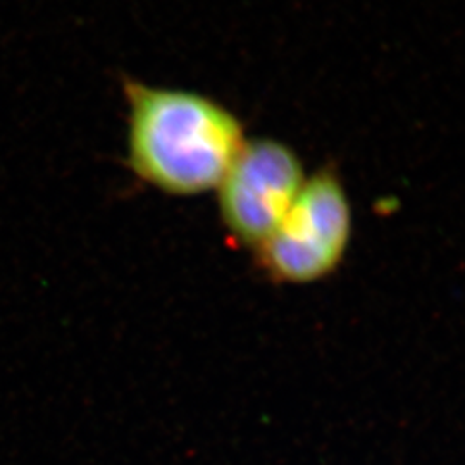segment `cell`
Masks as SVG:
<instances>
[{"mask_svg":"<svg viewBox=\"0 0 465 465\" xmlns=\"http://www.w3.org/2000/svg\"><path fill=\"white\" fill-rule=\"evenodd\" d=\"M128 107V166L176 197L216 192L245 145L242 119L219 100L186 88L123 76Z\"/></svg>","mask_w":465,"mask_h":465,"instance_id":"obj_1","label":"cell"},{"mask_svg":"<svg viewBox=\"0 0 465 465\" xmlns=\"http://www.w3.org/2000/svg\"><path fill=\"white\" fill-rule=\"evenodd\" d=\"M297 152L274 138H253L216 188L223 226L232 240L257 250L278 228L305 183Z\"/></svg>","mask_w":465,"mask_h":465,"instance_id":"obj_3","label":"cell"},{"mask_svg":"<svg viewBox=\"0 0 465 465\" xmlns=\"http://www.w3.org/2000/svg\"><path fill=\"white\" fill-rule=\"evenodd\" d=\"M353 228L349 193L331 169L307 176L278 228L257 249L259 266L276 282L307 284L334 272Z\"/></svg>","mask_w":465,"mask_h":465,"instance_id":"obj_2","label":"cell"}]
</instances>
